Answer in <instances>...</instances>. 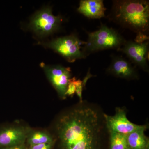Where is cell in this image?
Here are the masks:
<instances>
[{
	"label": "cell",
	"instance_id": "6da1fadb",
	"mask_svg": "<svg viewBox=\"0 0 149 149\" xmlns=\"http://www.w3.org/2000/svg\"><path fill=\"white\" fill-rule=\"evenodd\" d=\"M98 115L91 108L76 109L63 116L57 125L63 149H95L100 133Z\"/></svg>",
	"mask_w": 149,
	"mask_h": 149
},
{
	"label": "cell",
	"instance_id": "7a4b0ae2",
	"mask_svg": "<svg viewBox=\"0 0 149 149\" xmlns=\"http://www.w3.org/2000/svg\"><path fill=\"white\" fill-rule=\"evenodd\" d=\"M109 16L110 19L116 24L137 34L146 35L149 32V1H113Z\"/></svg>",
	"mask_w": 149,
	"mask_h": 149
},
{
	"label": "cell",
	"instance_id": "3957f363",
	"mask_svg": "<svg viewBox=\"0 0 149 149\" xmlns=\"http://www.w3.org/2000/svg\"><path fill=\"white\" fill-rule=\"evenodd\" d=\"M125 41L117 31L102 24L98 30L88 33V41L83 48V51L88 56L104 50H119Z\"/></svg>",
	"mask_w": 149,
	"mask_h": 149
},
{
	"label": "cell",
	"instance_id": "277c9868",
	"mask_svg": "<svg viewBox=\"0 0 149 149\" xmlns=\"http://www.w3.org/2000/svg\"><path fill=\"white\" fill-rule=\"evenodd\" d=\"M86 43L80 40L76 35H71L59 37L49 42L43 43V45L59 54L68 61L72 63L87 57L81 47Z\"/></svg>",
	"mask_w": 149,
	"mask_h": 149
},
{
	"label": "cell",
	"instance_id": "5b68a950",
	"mask_svg": "<svg viewBox=\"0 0 149 149\" xmlns=\"http://www.w3.org/2000/svg\"><path fill=\"white\" fill-rule=\"evenodd\" d=\"M63 18L54 16L52 8L47 7L37 12L31 19L29 28L39 37H46L59 29Z\"/></svg>",
	"mask_w": 149,
	"mask_h": 149
},
{
	"label": "cell",
	"instance_id": "8992f818",
	"mask_svg": "<svg viewBox=\"0 0 149 149\" xmlns=\"http://www.w3.org/2000/svg\"><path fill=\"white\" fill-rule=\"evenodd\" d=\"M40 66L60 97L65 99L68 85L71 77L70 68L61 65H47L44 63H41Z\"/></svg>",
	"mask_w": 149,
	"mask_h": 149
},
{
	"label": "cell",
	"instance_id": "52a82bcc",
	"mask_svg": "<svg viewBox=\"0 0 149 149\" xmlns=\"http://www.w3.org/2000/svg\"><path fill=\"white\" fill-rule=\"evenodd\" d=\"M119 50L125 54L136 66L145 71H148V42L139 43L135 41H125Z\"/></svg>",
	"mask_w": 149,
	"mask_h": 149
},
{
	"label": "cell",
	"instance_id": "ba28073f",
	"mask_svg": "<svg viewBox=\"0 0 149 149\" xmlns=\"http://www.w3.org/2000/svg\"><path fill=\"white\" fill-rule=\"evenodd\" d=\"M107 128L109 132H114L128 135L135 130L143 128L144 125H138L128 120L124 110L116 109L113 116L104 115Z\"/></svg>",
	"mask_w": 149,
	"mask_h": 149
},
{
	"label": "cell",
	"instance_id": "9c48e42d",
	"mask_svg": "<svg viewBox=\"0 0 149 149\" xmlns=\"http://www.w3.org/2000/svg\"><path fill=\"white\" fill-rule=\"evenodd\" d=\"M107 72L116 77L126 79H135L138 76L135 67L121 56H112L111 63L107 69Z\"/></svg>",
	"mask_w": 149,
	"mask_h": 149
},
{
	"label": "cell",
	"instance_id": "30bf717a",
	"mask_svg": "<svg viewBox=\"0 0 149 149\" xmlns=\"http://www.w3.org/2000/svg\"><path fill=\"white\" fill-rule=\"evenodd\" d=\"M27 130L21 127H10L0 130V147L7 148L24 144Z\"/></svg>",
	"mask_w": 149,
	"mask_h": 149
},
{
	"label": "cell",
	"instance_id": "8fae6325",
	"mask_svg": "<svg viewBox=\"0 0 149 149\" xmlns=\"http://www.w3.org/2000/svg\"><path fill=\"white\" fill-rule=\"evenodd\" d=\"M106 8L102 0H82L77 11L90 19H100L105 16Z\"/></svg>",
	"mask_w": 149,
	"mask_h": 149
},
{
	"label": "cell",
	"instance_id": "7c38bea8",
	"mask_svg": "<svg viewBox=\"0 0 149 149\" xmlns=\"http://www.w3.org/2000/svg\"><path fill=\"white\" fill-rule=\"evenodd\" d=\"M147 126L144 125L143 128L133 131L127 135L128 148L130 149H148V139L145 135Z\"/></svg>",
	"mask_w": 149,
	"mask_h": 149
},
{
	"label": "cell",
	"instance_id": "4fadbf2b",
	"mask_svg": "<svg viewBox=\"0 0 149 149\" xmlns=\"http://www.w3.org/2000/svg\"><path fill=\"white\" fill-rule=\"evenodd\" d=\"M27 143L29 146L44 143H53V140L49 134L44 131H37L28 135Z\"/></svg>",
	"mask_w": 149,
	"mask_h": 149
},
{
	"label": "cell",
	"instance_id": "5bb4252c",
	"mask_svg": "<svg viewBox=\"0 0 149 149\" xmlns=\"http://www.w3.org/2000/svg\"><path fill=\"white\" fill-rule=\"evenodd\" d=\"M110 133V149H127V135L114 132Z\"/></svg>",
	"mask_w": 149,
	"mask_h": 149
},
{
	"label": "cell",
	"instance_id": "9a60e30c",
	"mask_svg": "<svg viewBox=\"0 0 149 149\" xmlns=\"http://www.w3.org/2000/svg\"><path fill=\"white\" fill-rule=\"evenodd\" d=\"M75 77L71 78L69 80V83L68 85L67 89L66 92V96L72 97L74 95L76 91V86L74 85V80Z\"/></svg>",
	"mask_w": 149,
	"mask_h": 149
},
{
	"label": "cell",
	"instance_id": "2e32d148",
	"mask_svg": "<svg viewBox=\"0 0 149 149\" xmlns=\"http://www.w3.org/2000/svg\"><path fill=\"white\" fill-rule=\"evenodd\" d=\"M74 83L76 86V91L75 93L80 99V101L82 102V93L83 89V82L80 80H76V78L74 80Z\"/></svg>",
	"mask_w": 149,
	"mask_h": 149
},
{
	"label": "cell",
	"instance_id": "e0dca14e",
	"mask_svg": "<svg viewBox=\"0 0 149 149\" xmlns=\"http://www.w3.org/2000/svg\"><path fill=\"white\" fill-rule=\"evenodd\" d=\"M53 143L38 144L30 146L29 149H52Z\"/></svg>",
	"mask_w": 149,
	"mask_h": 149
},
{
	"label": "cell",
	"instance_id": "ac0fdd59",
	"mask_svg": "<svg viewBox=\"0 0 149 149\" xmlns=\"http://www.w3.org/2000/svg\"><path fill=\"white\" fill-rule=\"evenodd\" d=\"M149 37L147 35L142 33H138L136 37L135 42L137 43H141L144 42V41L148 40Z\"/></svg>",
	"mask_w": 149,
	"mask_h": 149
},
{
	"label": "cell",
	"instance_id": "d6986e66",
	"mask_svg": "<svg viewBox=\"0 0 149 149\" xmlns=\"http://www.w3.org/2000/svg\"><path fill=\"white\" fill-rule=\"evenodd\" d=\"M92 76H93V75L90 73V69H89V70H88V74H87L86 76H85V78H84L83 81H82V82H83V88L85 87V85H86V83H87V82L88 81V79H89V78H91V77H92Z\"/></svg>",
	"mask_w": 149,
	"mask_h": 149
},
{
	"label": "cell",
	"instance_id": "ffe728a7",
	"mask_svg": "<svg viewBox=\"0 0 149 149\" xmlns=\"http://www.w3.org/2000/svg\"><path fill=\"white\" fill-rule=\"evenodd\" d=\"M24 148L23 144L22 145H19V146H12L7 147L6 148L4 149H24Z\"/></svg>",
	"mask_w": 149,
	"mask_h": 149
},
{
	"label": "cell",
	"instance_id": "44dd1931",
	"mask_svg": "<svg viewBox=\"0 0 149 149\" xmlns=\"http://www.w3.org/2000/svg\"><path fill=\"white\" fill-rule=\"evenodd\" d=\"M130 149V148H128V149Z\"/></svg>",
	"mask_w": 149,
	"mask_h": 149
}]
</instances>
